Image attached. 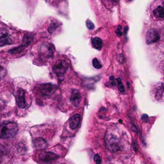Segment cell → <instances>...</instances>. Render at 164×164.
<instances>
[{"instance_id": "4", "label": "cell", "mask_w": 164, "mask_h": 164, "mask_svg": "<svg viewBox=\"0 0 164 164\" xmlns=\"http://www.w3.org/2000/svg\"><path fill=\"white\" fill-rule=\"evenodd\" d=\"M160 38V35L157 30L154 28L150 29L146 33V43L147 44H150L156 43L158 41Z\"/></svg>"}, {"instance_id": "20", "label": "cell", "mask_w": 164, "mask_h": 164, "mask_svg": "<svg viewBox=\"0 0 164 164\" xmlns=\"http://www.w3.org/2000/svg\"><path fill=\"white\" fill-rule=\"evenodd\" d=\"M86 25L88 29L90 30H92L94 28V23L91 21V20H87L86 21Z\"/></svg>"}, {"instance_id": "15", "label": "cell", "mask_w": 164, "mask_h": 164, "mask_svg": "<svg viewBox=\"0 0 164 164\" xmlns=\"http://www.w3.org/2000/svg\"><path fill=\"white\" fill-rule=\"evenodd\" d=\"M58 27V23L57 22L54 21H52L50 25L49 28H48V31L50 33H52Z\"/></svg>"}, {"instance_id": "8", "label": "cell", "mask_w": 164, "mask_h": 164, "mask_svg": "<svg viewBox=\"0 0 164 164\" xmlns=\"http://www.w3.org/2000/svg\"><path fill=\"white\" fill-rule=\"evenodd\" d=\"M58 156L54 153L50 152H44L40 154L39 158L43 161L48 162L51 160H54L58 158Z\"/></svg>"}, {"instance_id": "2", "label": "cell", "mask_w": 164, "mask_h": 164, "mask_svg": "<svg viewBox=\"0 0 164 164\" xmlns=\"http://www.w3.org/2000/svg\"><path fill=\"white\" fill-rule=\"evenodd\" d=\"M68 68V64L65 61L62 60H59L57 61L52 68L54 73L59 77L63 76L67 71Z\"/></svg>"}, {"instance_id": "21", "label": "cell", "mask_w": 164, "mask_h": 164, "mask_svg": "<svg viewBox=\"0 0 164 164\" xmlns=\"http://www.w3.org/2000/svg\"><path fill=\"white\" fill-rule=\"evenodd\" d=\"M23 46H22V47H19V48H15L14 49L12 50V51H10V52H11L12 54V53H17V52H21L23 50Z\"/></svg>"}, {"instance_id": "16", "label": "cell", "mask_w": 164, "mask_h": 164, "mask_svg": "<svg viewBox=\"0 0 164 164\" xmlns=\"http://www.w3.org/2000/svg\"><path fill=\"white\" fill-rule=\"evenodd\" d=\"M92 65L96 69H100L102 68V65H101L98 60L96 58H94L92 60Z\"/></svg>"}, {"instance_id": "12", "label": "cell", "mask_w": 164, "mask_h": 164, "mask_svg": "<svg viewBox=\"0 0 164 164\" xmlns=\"http://www.w3.org/2000/svg\"><path fill=\"white\" fill-rule=\"evenodd\" d=\"M92 44L94 48L98 50H100L103 47V41L100 38L95 37L92 41Z\"/></svg>"}, {"instance_id": "22", "label": "cell", "mask_w": 164, "mask_h": 164, "mask_svg": "<svg viewBox=\"0 0 164 164\" xmlns=\"http://www.w3.org/2000/svg\"><path fill=\"white\" fill-rule=\"evenodd\" d=\"M163 87H162V88L161 89L160 88V89H159V90H158V91H157V92L156 93V96L157 97V98L158 97H160V96H161V94L162 95H163V91H162V92H161V91H163Z\"/></svg>"}, {"instance_id": "3", "label": "cell", "mask_w": 164, "mask_h": 164, "mask_svg": "<svg viewBox=\"0 0 164 164\" xmlns=\"http://www.w3.org/2000/svg\"><path fill=\"white\" fill-rule=\"evenodd\" d=\"M57 90V86L52 84H43L39 87V91L43 96H50L54 94Z\"/></svg>"}, {"instance_id": "7", "label": "cell", "mask_w": 164, "mask_h": 164, "mask_svg": "<svg viewBox=\"0 0 164 164\" xmlns=\"http://www.w3.org/2000/svg\"><path fill=\"white\" fill-rule=\"evenodd\" d=\"M81 100V95L79 90L77 89H74L72 91L70 101L72 105L74 107H78L79 106Z\"/></svg>"}, {"instance_id": "13", "label": "cell", "mask_w": 164, "mask_h": 164, "mask_svg": "<svg viewBox=\"0 0 164 164\" xmlns=\"http://www.w3.org/2000/svg\"><path fill=\"white\" fill-rule=\"evenodd\" d=\"M153 14L156 17L163 19L164 16V8L162 6H158L153 11Z\"/></svg>"}, {"instance_id": "10", "label": "cell", "mask_w": 164, "mask_h": 164, "mask_svg": "<svg viewBox=\"0 0 164 164\" xmlns=\"http://www.w3.org/2000/svg\"><path fill=\"white\" fill-rule=\"evenodd\" d=\"M12 43V40L8 34L4 33L0 36V46L6 45L7 44H11Z\"/></svg>"}, {"instance_id": "14", "label": "cell", "mask_w": 164, "mask_h": 164, "mask_svg": "<svg viewBox=\"0 0 164 164\" xmlns=\"http://www.w3.org/2000/svg\"><path fill=\"white\" fill-rule=\"evenodd\" d=\"M33 38V37L31 35H30V34L25 35L23 38V41H22L23 46H27L30 45L32 41Z\"/></svg>"}, {"instance_id": "17", "label": "cell", "mask_w": 164, "mask_h": 164, "mask_svg": "<svg viewBox=\"0 0 164 164\" xmlns=\"http://www.w3.org/2000/svg\"><path fill=\"white\" fill-rule=\"evenodd\" d=\"M117 81L119 91H120V92H124L125 91V88L124 85L122 82L121 80L119 78V79H117Z\"/></svg>"}, {"instance_id": "18", "label": "cell", "mask_w": 164, "mask_h": 164, "mask_svg": "<svg viewBox=\"0 0 164 164\" xmlns=\"http://www.w3.org/2000/svg\"><path fill=\"white\" fill-rule=\"evenodd\" d=\"M6 71L4 67L0 65V79L6 76Z\"/></svg>"}, {"instance_id": "6", "label": "cell", "mask_w": 164, "mask_h": 164, "mask_svg": "<svg viewBox=\"0 0 164 164\" xmlns=\"http://www.w3.org/2000/svg\"><path fill=\"white\" fill-rule=\"evenodd\" d=\"M16 99L19 107L25 108L28 106L25 98V92L23 90L19 89L17 91L16 94Z\"/></svg>"}, {"instance_id": "23", "label": "cell", "mask_w": 164, "mask_h": 164, "mask_svg": "<svg viewBox=\"0 0 164 164\" xmlns=\"http://www.w3.org/2000/svg\"><path fill=\"white\" fill-rule=\"evenodd\" d=\"M121 26L119 25L118 28H117V30H116V34H117V36H121L122 34V33L121 31Z\"/></svg>"}, {"instance_id": "9", "label": "cell", "mask_w": 164, "mask_h": 164, "mask_svg": "<svg viewBox=\"0 0 164 164\" xmlns=\"http://www.w3.org/2000/svg\"><path fill=\"white\" fill-rule=\"evenodd\" d=\"M81 120V116L79 114H76L71 116L69 120V125L71 129L72 130L76 129L79 125Z\"/></svg>"}, {"instance_id": "19", "label": "cell", "mask_w": 164, "mask_h": 164, "mask_svg": "<svg viewBox=\"0 0 164 164\" xmlns=\"http://www.w3.org/2000/svg\"><path fill=\"white\" fill-rule=\"evenodd\" d=\"M94 160L97 164H100L102 162V159L98 154H95L94 156Z\"/></svg>"}, {"instance_id": "1", "label": "cell", "mask_w": 164, "mask_h": 164, "mask_svg": "<svg viewBox=\"0 0 164 164\" xmlns=\"http://www.w3.org/2000/svg\"><path fill=\"white\" fill-rule=\"evenodd\" d=\"M19 131L17 125L13 122H5L0 126V138L9 139L17 134Z\"/></svg>"}, {"instance_id": "24", "label": "cell", "mask_w": 164, "mask_h": 164, "mask_svg": "<svg viewBox=\"0 0 164 164\" xmlns=\"http://www.w3.org/2000/svg\"><path fill=\"white\" fill-rule=\"evenodd\" d=\"M141 119L144 121V122H146L148 120V116L147 115L144 114V115H143V116H142Z\"/></svg>"}, {"instance_id": "5", "label": "cell", "mask_w": 164, "mask_h": 164, "mask_svg": "<svg viewBox=\"0 0 164 164\" xmlns=\"http://www.w3.org/2000/svg\"><path fill=\"white\" fill-rule=\"evenodd\" d=\"M106 146L109 151L115 153L120 150V146L119 139L116 137H110L106 141Z\"/></svg>"}, {"instance_id": "11", "label": "cell", "mask_w": 164, "mask_h": 164, "mask_svg": "<svg viewBox=\"0 0 164 164\" xmlns=\"http://www.w3.org/2000/svg\"><path fill=\"white\" fill-rule=\"evenodd\" d=\"M34 144L37 149H43L46 147L47 143L42 138H37L34 141Z\"/></svg>"}]
</instances>
